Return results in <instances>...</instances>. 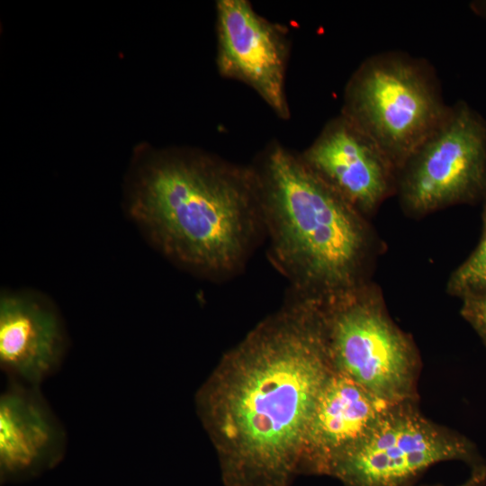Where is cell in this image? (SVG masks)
<instances>
[{"instance_id": "obj_1", "label": "cell", "mask_w": 486, "mask_h": 486, "mask_svg": "<svg viewBox=\"0 0 486 486\" xmlns=\"http://www.w3.org/2000/svg\"><path fill=\"white\" fill-rule=\"evenodd\" d=\"M317 302L268 318L220 361L196 394L223 486H289L333 372Z\"/></svg>"}, {"instance_id": "obj_2", "label": "cell", "mask_w": 486, "mask_h": 486, "mask_svg": "<svg viewBox=\"0 0 486 486\" xmlns=\"http://www.w3.org/2000/svg\"><path fill=\"white\" fill-rule=\"evenodd\" d=\"M256 192L242 172L197 156H166L140 173L133 219L166 254L206 270L233 266L248 242Z\"/></svg>"}, {"instance_id": "obj_3", "label": "cell", "mask_w": 486, "mask_h": 486, "mask_svg": "<svg viewBox=\"0 0 486 486\" xmlns=\"http://www.w3.org/2000/svg\"><path fill=\"white\" fill-rule=\"evenodd\" d=\"M264 205L277 255L312 297L365 283L373 238L364 216L302 158L279 147L270 152Z\"/></svg>"}, {"instance_id": "obj_4", "label": "cell", "mask_w": 486, "mask_h": 486, "mask_svg": "<svg viewBox=\"0 0 486 486\" xmlns=\"http://www.w3.org/2000/svg\"><path fill=\"white\" fill-rule=\"evenodd\" d=\"M449 109L428 61L386 51L369 57L354 74L343 115L381 149L399 174Z\"/></svg>"}, {"instance_id": "obj_5", "label": "cell", "mask_w": 486, "mask_h": 486, "mask_svg": "<svg viewBox=\"0 0 486 486\" xmlns=\"http://www.w3.org/2000/svg\"><path fill=\"white\" fill-rule=\"evenodd\" d=\"M316 299L333 370L390 402L416 400L418 356L380 292L364 283Z\"/></svg>"}, {"instance_id": "obj_6", "label": "cell", "mask_w": 486, "mask_h": 486, "mask_svg": "<svg viewBox=\"0 0 486 486\" xmlns=\"http://www.w3.org/2000/svg\"><path fill=\"white\" fill-rule=\"evenodd\" d=\"M396 193L415 216L486 200V120L463 101L450 105L399 171Z\"/></svg>"}, {"instance_id": "obj_7", "label": "cell", "mask_w": 486, "mask_h": 486, "mask_svg": "<svg viewBox=\"0 0 486 486\" xmlns=\"http://www.w3.org/2000/svg\"><path fill=\"white\" fill-rule=\"evenodd\" d=\"M475 464L472 445L427 418L416 400L394 403L330 476L343 486H412L428 468L446 461Z\"/></svg>"}, {"instance_id": "obj_8", "label": "cell", "mask_w": 486, "mask_h": 486, "mask_svg": "<svg viewBox=\"0 0 486 486\" xmlns=\"http://www.w3.org/2000/svg\"><path fill=\"white\" fill-rule=\"evenodd\" d=\"M393 404L333 371L307 427L300 473L330 476L336 464L366 439Z\"/></svg>"}, {"instance_id": "obj_9", "label": "cell", "mask_w": 486, "mask_h": 486, "mask_svg": "<svg viewBox=\"0 0 486 486\" xmlns=\"http://www.w3.org/2000/svg\"><path fill=\"white\" fill-rule=\"evenodd\" d=\"M302 159L364 216L396 193V168L344 115L325 127Z\"/></svg>"}, {"instance_id": "obj_10", "label": "cell", "mask_w": 486, "mask_h": 486, "mask_svg": "<svg viewBox=\"0 0 486 486\" xmlns=\"http://www.w3.org/2000/svg\"><path fill=\"white\" fill-rule=\"evenodd\" d=\"M217 14L220 73L252 86L278 115L286 117V46L277 27L246 0H220Z\"/></svg>"}, {"instance_id": "obj_11", "label": "cell", "mask_w": 486, "mask_h": 486, "mask_svg": "<svg viewBox=\"0 0 486 486\" xmlns=\"http://www.w3.org/2000/svg\"><path fill=\"white\" fill-rule=\"evenodd\" d=\"M63 349L61 324L51 308L30 294H2L0 362L13 381L38 386L57 368Z\"/></svg>"}, {"instance_id": "obj_12", "label": "cell", "mask_w": 486, "mask_h": 486, "mask_svg": "<svg viewBox=\"0 0 486 486\" xmlns=\"http://www.w3.org/2000/svg\"><path fill=\"white\" fill-rule=\"evenodd\" d=\"M64 432L38 386L13 381L0 398V470L4 478L54 464Z\"/></svg>"}, {"instance_id": "obj_13", "label": "cell", "mask_w": 486, "mask_h": 486, "mask_svg": "<svg viewBox=\"0 0 486 486\" xmlns=\"http://www.w3.org/2000/svg\"><path fill=\"white\" fill-rule=\"evenodd\" d=\"M482 220V233L478 246L453 272L447 284V292L462 299L486 294V200Z\"/></svg>"}, {"instance_id": "obj_14", "label": "cell", "mask_w": 486, "mask_h": 486, "mask_svg": "<svg viewBox=\"0 0 486 486\" xmlns=\"http://www.w3.org/2000/svg\"><path fill=\"white\" fill-rule=\"evenodd\" d=\"M461 314L486 345V294L463 298Z\"/></svg>"}, {"instance_id": "obj_15", "label": "cell", "mask_w": 486, "mask_h": 486, "mask_svg": "<svg viewBox=\"0 0 486 486\" xmlns=\"http://www.w3.org/2000/svg\"><path fill=\"white\" fill-rule=\"evenodd\" d=\"M486 482V466H480L474 470L473 474L464 483L458 486H482ZM442 486V485H435Z\"/></svg>"}]
</instances>
